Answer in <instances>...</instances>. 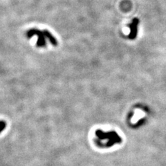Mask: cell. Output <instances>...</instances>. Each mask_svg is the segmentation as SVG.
Returning <instances> with one entry per match:
<instances>
[{"label":"cell","mask_w":166,"mask_h":166,"mask_svg":"<svg viewBox=\"0 0 166 166\" xmlns=\"http://www.w3.org/2000/svg\"><path fill=\"white\" fill-rule=\"evenodd\" d=\"M33 35H37V46L38 47H44L46 46V39H45V35L43 31L40 30L37 28H31L28 30L27 33V36L28 37H33Z\"/></svg>","instance_id":"cell-1"},{"label":"cell","mask_w":166,"mask_h":166,"mask_svg":"<svg viewBox=\"0 0 166 166\" xmlns=\"http://www.w3.org/2000/svg\"><path fill=\"white\" fill-rule=\"evenodd\" d=\"M139 24V18H133L132 22L129 24V27L130 29V33L128 35V37L129 40H134L137 36L138 33V25Z\"/></svg>","instance_id":"cell-2"},{"label":"cell","mask_w":166,"mask_h":166,"mask_svg":"<svg viewBox=\"0 0 166 166\" xmlns=\"http://www.w3.org/2000/svg\"><path fill=\"white\" fill-rule=\"evenodd\" d=\"M43 33L45 35V37H46V38L49 40V41L51 42V44L53 45V46H56L57 45H58V41H57L56 38L48 30H44Z\"/></svg>","instance_id":"cell-3"}]
</instances>
